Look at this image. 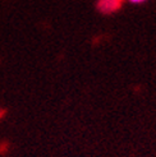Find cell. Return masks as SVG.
I'll use <instances>...</instances> for the list:
<instances>
[{"mask_svg":"<svg viewBox=\"0 0 156 157\" xmlns=\"http://www.w3.org/2000/svg\"><path fill=\"white\" fill-rule=\"evenodd\" d=\"M120 5V0H99L97 2V9L101 13L110 14L115 12Z\"/></svg>","mask_w":156,"mask_h":157,"instance_id":"cell-1","label":"cell"},{"mask_svg":"<svg viewBox=\"0 0 156 157\" xmlns=\"http://www.w3.org/2000/svg\"><path fill=\"white\" fill-rule=\"evenodd\" d=\"M131 3H135V4H141L143 2H146V0H129Z\"/></svg>","mask_w":156,"mask_h":157,"instance_id":"cell-2","label":"cell"}]
</instances>
